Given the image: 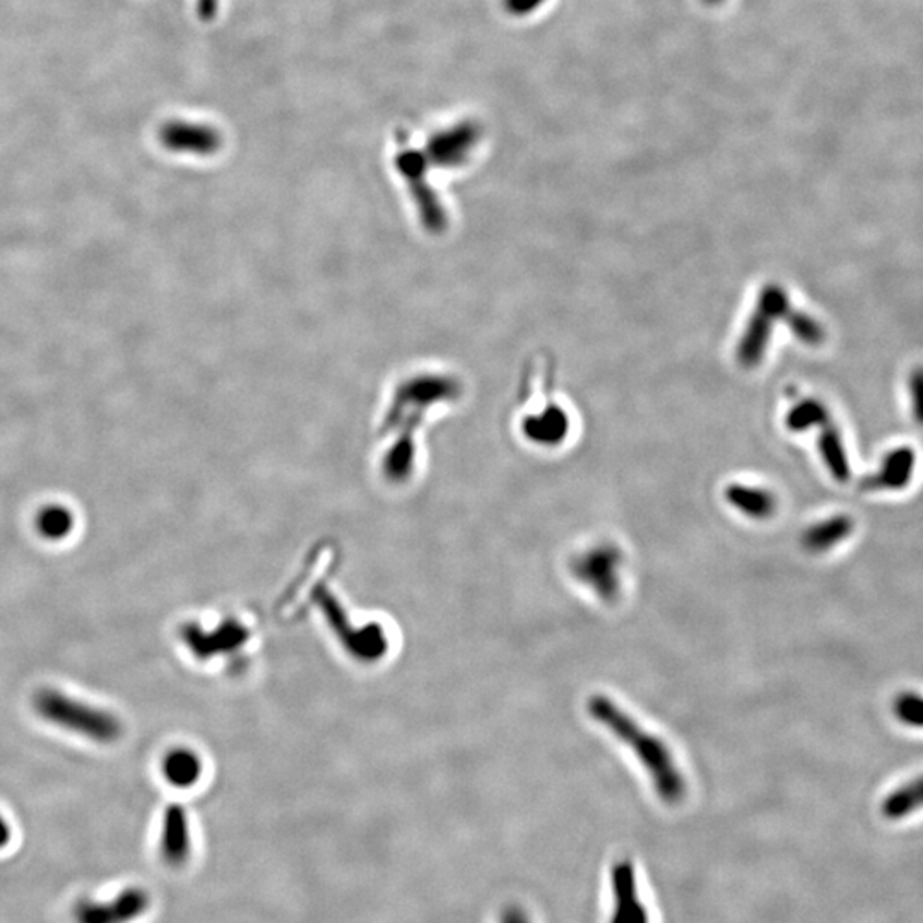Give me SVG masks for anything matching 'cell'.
Here are the masks:
<instances>
[{"label": "cell", "instance_id": "obj_11", "mask_svg": "<svg viewBox=\"0 0 923 923\" xmlns=\"http://www.w3.org/2000/svg\"><path fill=\"white\" fill-rule=\"evenodd\" d=\"M163 775L170 786L177 789H190L201 778V759L194 751L178 747L166 754V758L163 759Z\"/></svg>", "mask_w": 923, "mask_h": 923}, {"label": "cell", "instance_id": "obj_3", "mask_svg": "<svg viewBox=\"0 0 923 923\" xmlns=\"http://www.w3.org/2000/svg\"><path fill=\"white\" fill-rule=\"evenodd\" d=\"M153 907L147 889L141 886H127L111 900H84L75 903L72 910L74 923H132L143 919Z\"/></svg>", "mask_w": 923, "mask_h": 923}, {"label": "cell", "instance_id": "obj_13", "mask_svg": "<svg viewBox=\"0 0 923 923\" xmlns=\"http://www.w3.org/2000/svg\"><path fill=\"white\" fill-rule=\"evenodd\" d=\"M923 807V777L915 778L907 786L889 793L883 802V814L888 819H901Z\"/></svg>", "mask_w": 923, "mask_h": 923}, {"label": "cell", "instance_id": "obj_6", "mask_svg": "<svg viewBox=\"0 0 923 923\" xmlns=\"http://www.w3.org/2000/svg\"><path fill=\"white\" fill-rule=\"evenodd\" d=\"M611 886L614 908L609 923H650L647 907L639 900L635 864L630 859L612 865Z\"/></svg>", "mask_w": 923, "mask_h": 923}, {"label": "cell", "instance_id": "obj_19", "mask_svg": "<svg viewBox=\"0 0 923 923\" xmlns=\"http://www.w3.org/2000/svg\"><path fill=\"white\" fill-rule=\"evenodd\" d=\"M219 9V0H197L199 17L202 21H213Z\"/></svg>", "mask_w": 923, "mask_h": 923}, {"label": "cell", "instance_id": "obj_10", "mask_svg": "<svg viewBox=\"0 0 923 923\" xmlns=\"http://www.w3.org/2000/svg\"><path fill=\"white\" fill-rule=\"evenodd\" d=\"M726 496L730 505L754 520H765L777 510V500L774 494L754 486L732 484L727 490Z\"/></svg>", "mask_w": 923, "mask_h": 923}, {"label": "cell", "instance_id": "obj_12", "mask_svg": "<svg viewBox=\"0 0 923 923\" xmlns=\"http://www.w3.org/2000/svg\"><path fill=\"white\" fill-rule=\"evenodd\" d=\"M913 470V455L910 451H900L888 457L883 470L877 476L867 478L862 484L864 490H898L910 481Z\"/></svg>", "mask_w": 923, "mask_h": 923}, {"label": "cell", "instance_id": "obj_8", "mask_svg": "<svg viewBox=\"0 0 923 923\" xmlns=\"http://www.w3.org/2000/svg\"><path fill=\"white\" fill-rule=\"evenodd\" d=\"M159 855L168 867L180 868L189 864L192 855L189 817L182 805L173 804L163 816Z\"/></svg>", "mask_w": 923, "mask_h": 923}, {"label": "cell", "instance_id": "obj_5", "mask_svg": "<svg viewBox=\"0 0 923 923\" xmlns=\"http://www.w3.org/2000/svg\"><path fill=\"white\" fill-rule=\"evenodd\" d=\"M481 141V127L474 120H462L445 131L431 135L424 156L440 168H457L470 158Z\"/></svg>", "mask_w": 923, "mask_h": 923}, {"label": "cell", "instance_id": "obj_7", "mask_svg": "<svg viewBox=\"0 0 923 923\" xmlns=\"http://www.w3.org/2000/svg\"><path fill=\"white\" fill-rule=\"evenodd\" d=\"M159 141L163 146L175 153L201 154L209 156L221 147V135L213 127L204 123L183 122V120H171L165 123L159 131Z\"/></svg>", "mask_w": 923, "mask_h": 923}, {"label": "cell", "instance_id": "obj_15", "mask_svg": "<svg viewBox=\"0 0 923 923\" xmlns=\"http://www.w3.org/2000/svg\"><path fill=\"white\" fill-rule=\"evenodd\" d=\"M568 431V419L564 416L563 410L553 409L546 410L544 415L539 418H532L527 421V433L534 442L546 443V445H554L564 439V434Z\"/></svg>", "mask_w": 923, "mask_h": 923}, {"label": "cell", "instance_id": "obj_18", "mask_svg": "<svg viewBox=\"0 0 923 923\" xmlns=\"http://www.w3.org/2000/svg\"><path fill=\"white\" fill-rule=\"evenodd\" d=\"M500 923H532L529 913L520 904H508L500 913Z\"/></svg>", "mask_w": 923, "mask_h": 923}, {"label": "cell", "instance_id": "obj_1", "mask_svg": "<svg viewBox=\"0 0 923 923\" xmlns=\"http://www.w3.org/2000/svg\"><path fill=\"white\" fill-rule=\"evenodd\" d=\"M587 710L597 723L608 729L624 746L635 751L636 759L647 769L657 798L663 804L675 805L686 798V778L681 774L674 754L657 735L642 729L632 715L606 695H592Z\"/></svg>", "mask_w": 923, "mask_h": 923}, {"label": "cell", "instance_id": "obj_21", "mask_svg": "<svg viewBox=\"0 0 923 923\" xmlns=\"http://www.w3.org/2000/svg\"><path fill=\"white\" fill-rule=\"evenodd\" d=\"M703 4L710 5V8H717V5L723 4L726 0H702Z\"/></svg>", "mask_w": 923, "mask_h": 923}, {"label": "cell", "instance_id": "obj_14", "mask_svg": "<svg viewBox=\"0 0 923 923\" xmlns=\"http://www.w3.org/2000/svg\"><path fill=\"white\" fill-rule=\"evenodd\" d=\"M36 530L47 541H62L74 529V515L62 505H48L36 515Z\"/></svg>", "mask_w": 923, "mask_h": 923}, {"label": "cell", "instance_id": "obj_9", "mask_svg": "<svg viewBox=\"0 0 923 923\" xmlns=\"http://www.w3.org/2000/svg\"><path fill=\"white\" fill-rule=\"evenodd\" d=\"M853 532V520L844 515L819 522L802 534V548L811 554H823L844 541Z\"/></svg>", "mask_w": 923, "mask_h": 923}, {"label": "cell", "instance_id": "obj_2", "mask_svg": "<svg viewBox=\"0 0 923 923\" xmlns=\"http://www.w3.org/2000/svg\"><path fill=\"white\" fill-rule=\"evenodd\" d=\"M33 708L45 722L71 730L74 734L83 735L103 746L120 741L123 734L122 720L117 715L105 708L77 702L59 690L45 687L38 691L33 696Z\"/></svg>", "mask_w": 923, "mask_h": 923}, {"label": "cell", "instance_id": "obj_16", "mask_svg": "<svg viewBox=\"0 0 923 923\" xmlns=\"http://www.w3.org/2000/svg\"><path fill=\"white\" fill-rule=\"evenodd\" d=\"M896 717L900 718L901 722L907 723L908 727H915V729H923V696L907 691L901 695L896 696L895 705Z\"/></svg>", "mask_w": 923, "mask_h": 923}, {"label": "cell", "instance_id": "obj_20", "mask_svg": "<svg viewBox=\"0 0 923 923\" xmlns=\"http://www.w3.org/2000/svg\"><path fill=\"white\" fill-rule=\"evenodd\" d=\"M12 841V829L8 819L0 814V850H4Z\"/></svg>", "mask_w": 923, "mask_h": 923}, {"label": "cell", "instance_id": "obj_17", "mask_svg": "<svg viewBox=\"0 0 923 923\" xmlns=\"http://www.w3.org/2000/svg\"><path fill=\"white\" fill-rule=\"evenodd\" d=\"M546 4V0H503V8L512 16H529Z\"/></svg>", "mask_w": 923, "mask_h": 923}, {"label": "cell", "instance_id": "obj_4", "mask_svg": "<svg viewBox=\"0 0 923 923\" xmlns=\"http://www.w3.org/2000/svg\"><path fill=\"white\" fill-rule=\"evenodd\" d=\"M620 549L611 544L596 546L572 561L573 576L592 588L600 599L614 600L621 588Z\"/></svg>", "mask_w": 923, "mask_h": 923}]
</instances>
